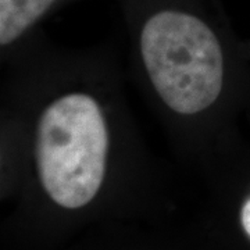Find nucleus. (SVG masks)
I'll return each instance as SVG.
<instances>
[{"label": "nucleus", "mask_w": 250, "mask_h": 250, "mask_svg": "<svg viewBox=\"0 0 250 250\" xmlns=\"http://www.w3.org/2000/svg\"><path fill=\"white\" fill-rule=\"evenodd\" d=\"M141 53L156 92L179 114L210 107L223 89L221 45L195 16L171 10L154 14L142 29Z\"/></svg>", "instance_id": "obj_2"}, {"label": "nucleus", "mask_w": 250, "mask_h": 250, "mask_svg": "<svg viewBox=\"0 0 250 250\" xmlns=\"http://www.w3.org/2000/svg\"><path fill=\"white\" fill-rule=\"evenodd\" d=\"M54 0H0V43L6 46L42 17Z\"/></svg>", "instance_id": "obj_3"}, {"label": "nucleus", "mask_w": 250, "mask_h": 250, "mask_svg": "<svg viewBox=\"0 0 250 250\" xmlns=\"http://www.w3.org/2000/svg\"><path fill=\"white\" fill-rule=\"evenodd\" d=\"M107 129L98 102L83 93L54 100L39 118L36 164L41 182L57 205L80 208L102 187Z\"/></svg>", "instance_id": "obj_1"}, {"label": "nucleus", "mask_w": 250, "mask_h": 250, "mask_svg": "<svg viewBox=\"0 0 250 250\" xmlns=\"http://www.w3.org/2000/svg\"><path fill=\"white\" fill-rule=\"evenodd\" d=\"M241 223L245 232L249 235L250 238V199L245 202L241 211Z\"/></svg>", "instance_id": "obj_4"}]
</instances>
